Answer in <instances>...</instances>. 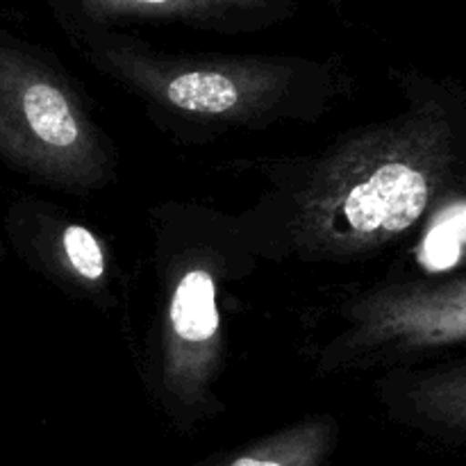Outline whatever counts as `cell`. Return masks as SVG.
Wrapping results in <instances>:
<instances>
[{
  "instance_id": "4",
  "label": "cell",
  "mask_w": 466,
  "mask_h": 466,
  "mask_svg": "<svg viewBox=\"0 0 466 466\" xmlns=\"http://www.w3.org/2000/svg\"><path fill=\"white\" fill-rule=\"evenodd\" d=\"M167 96L176 107L205 114L228 112L239 98L232 80L214 71L182 73L168 85Z\"/></svg>"
},
{
  "instance_id": "7",
  "label": "cell",
  "mask_w": 466,
  "mask_h": 466,
  "mask_svg": "<svg viewBox=\"0 0 466 466\" xmlns=\"http://www.w3.org/2000/svg\"><path fill=\"white\" fill-rule=\"evenodd\" d=\"M230 466H291L285 464L278 458H259V455H244V458L235 460Z\"/></svg>"
},
{
  "instance_id": "1",
  "label": "cell",
  "mask_w": 466,
  "mask_h": 466,
  "mask_svg": "<svg viewBox=\"0 0 466 466\" xmlns=\"http://www.w3.org/2000/svg\"><path fill=\"white\" fill-rule=\"evenodd\" d=\"M431 198V180L408 162H385L353 187L344 200V217L362 235L408 230L419 221Z\"/></svg>"
},
{
  "instance_id": "2",
  "label": "cell",
  "mask_w": 466,
  "mask_h": 466,
  "mask_svg": "<svg viewBox=\"0 0 466 466\" xmlns=\"http://www.w3.org/2000/svg\"><path fill=\"white\" fill-rule=\"evenodd\" d=\"M18 112L27 130L44 144L68 148L77 141V123L59 89L48 82H27L18 91Z\"/></svg>"
},
{
  "instance_id": "3",
  "label": "cell",
  "mask_w": 466,
  "mask_h": 466,
  "mask_svg": "<svg viewBox=\"0 0 466 466\" xmlns=\"http://www.w3.org/2000/svg\"><path fill=\"white\" fill-rule=\"evenodd\" d=\"M173 330L180 339L200 344L214 337L218 328L217 291L205 271H189L177 285L171 303Z\"/></svg>"
},
{
  "instance_id": "6",
  "label": "cell",
  "mask_w": 466,
  "mask_h": 466,
  "mask_svg": "<svg viewBox=\"0 0 466 466\" xmlns=\"http://www.w3.org/2000/svg\"><path fill=\"white\" fill-rule=\"evenodd\" d=\"M446 400H449V405L453 408L455 417L462 419V421L466 423V376L460 378V380L451 382Z\"/></svg>"
},
{
  "instance_id": "8",
  "label": "cell",
  "mask_w": 466,
  "mask_h": 466,
  "mask_svg": "<svg viewBox=\"0 0 466 466\" xmlns=\"http://www.w3.org/2000/svg\"><path fill=\"white\" fill-rule=\"evenodd\" d=\"M127 3H137V5H153V7H162V5L180 3V0H127Z\"/></svg>"
},
{
  "instance_id": "5",
  "label": "cell",
  "mask_w": 466,
  "mask_h": 466,
  "mask_svg": "<svg viewBox=\"0 0 466 466\" xmlns=\"http://www.w3.org/2000/svg\"><path fill=\"white\" fill-rule=\"evenodd\" d=\"M64 248H66L68 259L73 268L86 280H98L105 271V258L98 241L94 239L86 228L71 226L64 232Z\"/></svg>"
}]
</instances>
